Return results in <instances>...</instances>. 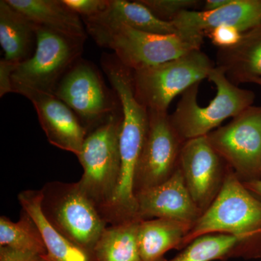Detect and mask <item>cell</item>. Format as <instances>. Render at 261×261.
<instances>
[{"mask_svg": "<svg viewBox=\"0 0 261 261\" xmlns=\"http://www.w3.org/2000/svg\"><path fill=\"white\" fill-rule=\"evenodd\" d=\"M231 0H206L203 2L202 9V11H211L226 6L228 3H231Z\"/></svg>", "mask_w": 261, "mask_h": 261, "instance_id": "30", "label": "cell"}, {"mask_svg": "<svg viewBox=\"0 0 261 261\" xmlns=\"http://www.w3.org/2000/svg\"><path fill=\"white\" fill-rule=\"evenodd\" d=\"M96 23L122 24L136 30L152 34L178 33L172 23L158 18L140 1L110 0L108 10L97 18L83 20Z\"/></svg>", "mask_w": 261, "mask_h": 261, "instance_id": "22", "label": "cell"}, {"mask_svg": "<svg viewBox=\"0 0 261 261\" xmlns=\"http://www.w3.org/2000/svg\"><path fill=\"white\" fill-rule=\"evenodd\" d=\"M82 20L97 18L108 10L110 0H63Z\"/></svg>", "mask_w": 261, "mask_h": 261, "instance_id": "26", "label": "cell"}, {"mask_svg": "<svg viewBox=\"0 0 261 261\" xmlns=\"http://www.w3.org/2000/svg\"><path fill=\"white\" fill-rule=\"evenodd\" d=\"M135 197L137 218L140 220L170 219L193 225L202 214L178 166L166 181L138 192Z\"/></svg>", "mask_w": 261, "mask_h": 261, "instance_id": "14", "label": "cell"}, {"mask_svg": "<svg viewBox=\"0 0 261 261\" xmlns=\"http://www.w3.org/2000/svg\"><path fill=\"white\" fill-rule=\"evenodd\" d=\"M13 92L32 102L48 142L78 157L87 132L73 111L55 94L25 88Z\"/></svg>", "mask_w": 261, "mask_h": 261, "instance_id": "13", "label": "cell"}, {"mask_svg": "<svg viewBox=\"0 0 261 261\" xmlns=\"http://www.w3.org/2000/svg\"><path fill=\"white\" fill-rule=\"evenodd\" d=\"M243 34L238 28L222 25L209 31L205 36H207L212 44L219 49H228L239 44L243 37Z\"/></svg>", "mask_w": 261, "mask_h": 261, "instance_id": "27", "label": "cell"}, {"mask_svg": "<svg viewBox=\"0 0 261 261\" xmlns=\"http://www.w3.org/2000/svg\"><path fill=\"white\" fill-rule=\"evenodd\" d=\"M33 23L68 37L85 39L87 32L82 18L63 0H7Z\"/></svg>", "mask_w": 261, "mask_h": 261, "instance_id": "17", "label": "cell"}, {"mask_svg": "<svg viewBox=\"0 0 261 261\" xmlns=\"http://www.w3.org/2000/svg\"><path fill=\"white\" fill-rule=\"evenodd\" d=\"M238 253L250 257L261 256V250L245 237L208 234L196 239L172 260L163 261H214Z\"/></svg>", "mask_w": 261, "mask_h": 261, "instance_id": "21", "label": "cell"}, {"mask_svg": "<svg viewBox=\"0 0 261 261\" xmlns=\"http://www.w3.org/2000/svg\"><path fill=\"white\" fill-rule=\"evenodd\" d=\"M86 30L100 47L114 51L122 64L132 70L162 64L195 49H200L204 37L178 32L152 34L122 24L84 22Z\"/></svg>", "mask_w": 261, "mask_h": 261, "instance_id": "2", "label": "cell"}, {"mask_svg": "<svg viewBox=\"0 0 261 261\" xmlns=\"http://www.w3.org/2000/svg\"><path fill=\"white\" fill-rule=\"evenodd\" d=\"M252 84H256V85L261 87V79H257V80L252 81Z\"/></svg>", "mask_w": 261, "mask_h": 261, "instance_id": "32", "label": "cell"}, {"mask_svg": "<svg viewBox=\"0 0 261 261\" xmlns=\"http://www.w3.org/2000/svg\"><path fill=\"white\" fill-rule=\"evenodd\" d=\"M158 18L171 22L182 12L197 10L203 5L200 0H139Z\"/></svg>", "mask_w": 261, "mask_h": 261, "instance_id": "25", "label": "cell"}, {"mask_svg": "<svg viewBox=\"0 0 261 261\" xmlns=\"http://www.w3.org/2000/svg\"><path fill=\"white\" fill-rule=\"evenodd\" d=\"M0 261H44L42 255L11 247H0Z\"/></svg>", "mask_w": 261, "mask_h": 261, "instance_id": "29", "label": "cell"}, {"mask_svg": "<svg viewBox=\"0 0 261 261\" xmlns=\"http://www.w3.org/2000/svg\"><path fill=\"white\" fill-rule=\"evenodd\" d=\"M207 137L239 177L260 179L261 106L247 108Z\"/></svg>", "mask_w": 261, "mask_h": 261, "instance_id": "10", "label": "cell"}, {"mask_svg": "<svg viewBox=\"0 0 261 261\" xmlns=\"http://www.w3.org/2000/svg\"><path fill=\"white\" fill-rule=\"evenodd\" d=\"M122 122L121 109L87 135L77 157L83 168L79 185L99 213L112 200L119 179Z\"/></svg>", "mask_w": 261, "mask_h": 261, "instance_id": "6", "label": "cell"}, {"mask_svg": "<svg viewBox=\"0 0 261 261\" xmlns=\"http://www.w3.org/2000/svg\"><path fill=\"white\" fill-rule=\"evenodd\" d=\"M207 80L216 87V96L208 106H199L200 83L196 84L181 94L176 110L170 115L173 126L185 142L208 135L225 120L234 118L253 106L255 93L232 83L216 65Z\"/></svg>", "mask_w": 261, "mask_h": 261, "instance_id": "4", "label": "cell"}, {"mask_svg": "<svg viewBox=\"0 0 261 261\" xmlns=\"http://www.w3.org/2000/svg\"><path fill=\"white\" fill-rule=\"evenodd\" d=\"M21 208L30 214L35 221L45 244L47 253L44 261H92L87 252L67 240L46 220L41 209L42 190H27L18 196Z\"/></svg>", "mask_w": 261, "mask_h": 261, "instance_id": "19", "label": "cell"}, {"mask_svg": "<svg viewBox=\"0 0 261 261\" xmlns=\"http://www.w3.org/2000/svg\"><path fill=\"white\" fill-rule=\"evenodd\" d=\"M19 65V63L6 61L4 58L0 61V97L13 92L12 78Z\"/></svg>", "mask_w": 261, "mask_h": 261, "instance_id": "28", "label": "cell"}, {"mask_svg": "<svg viewBox=\"0 0 261 261\" xmlns=\"http://www.w3.org/2000/svg\"><path fill=\"white\" fill-rule=\"evenodd\" d=\"M171 23L179 32L203 37L209 31L222 25L247 32L261 25V0H231L216 10L182 12Z\"/></svg>", "mask_w": 261, "mask_h": 261, "instance_id": "15", "label": "cell"}, {"mask_svg": "<svg viewBox=\"0 0 261 261\" xmlns=\"http://www.w3.org/2000/svg\"><path fill=\"white\" fill-rule=\"evenodd\" d=\"M192 224L164 219L140 220L137 241L142 261H163V255L181 248Z\"/></svg>", "mask_w": 261, "mask_h": 261, "instance_id": "20", "label": "cell"}, {"mask_svg": "<svg viewBox=\"0 0 261 261\" xmlns=\"http://www.w3.org/2000/svg\"><path fill=\"white\" fill-rule=\"evenodd\" d=\"M223 160L207 136L187 141L182 147L178 168L196 205L202 213L222 186Z\"/></svg>", "mask_w": 261, "mask_h": 261, "instance_id": "12", "label": "cell"}, {"mask_svg": "<svg viewBox=\"0 0 261 261\" xmlns=\"http://www.w3.org/2000/svg\"><path fill=\"white\" fill-rule=\"evenodd\" d=\"M140 221L108 226L94 247L92 261H142L137 241Z\"/></svg>", "mask_w": 261, "mask_h": 261, "instance_id": "23", "label": "cell"}, {"mask_svg": "<svg viewBox=\"0 0 261 261\" xmlns=\"http://www.w3.org/2000/svg\"><path fill=\"white\" fill-rule=\"evenodd\" d=\"M215 67L200 49L162 64L132 70L136 97L148 111L168 112L175 97L207 79Z\"/></svg>", "mask_w": 261, "mask_h": 261, "instance_id": "7", "label": "cell"}, {"mask_svg": "<svg viewBox=\"0 0 261 261\" xmlns=\"http://www.w3.org/2000/svg\"><path fill=\"white\" fill-rule=\"evenodd\" d=\"M244 185L254 195L260 196L261 197V178L245 181Z\"/></svg>", "mask_w": 261, "mask_h": 261, "instance_id": "31", "label": "cell"}, {"mask_svg": "<svg viewBox=\"0 0 261 261\" xmlns=\"http://www.w3.org/2000/svg\"><path fill=\"white\" fill-rule=\"evenodd\" d=\"M148 128L136 171L135 196L172 176L185 144L168 112L148 111Z\"/></svg>", "mask_w": 261, "mask_h": 261, "instance_id": "11", "label": "cell"}, {"mask_svg": "<svg viewBox=\"0 0 261 261\" xmlns=\"http://www.w3.org/2000/svg\"><path fill=\"white\" fill-rule=\"evenodd\" d=\"M54 94L76 115L87 135L121 110L118 96L108 88L99 70L82 58L66 72Z\"/></svg>", "mask_w": 261, "mask_h": 261, "instance_id": "9", "label": "cell"}, {"mask_svg": "<svg viewBox=\"0 0 261 261\" xmlns=\"http://www.w3.org/2000/svg\"><path fill=\"white\" fill-rule=\"evenodd\" d=\"M41 190V209L46 220L57 231L91 256L108 226L97 207L84 195L78 182H48Z\"/></svg>", "mask_w": 261, "mask_h": 261, "instance_id": "5", "label": "cell"}, {"mask_svg": "<svg viewBox=\"0 0 261 261\" xmlns=\"http://www.w3.org/2000/svg\"><path fill=\"white\" fill-rule=\"evenodd\" d=\"M101 65L121 103L123 122L120 135L121 171L112 200L101 211L108 224L139 219L135 193L136 171L148 128V110L136 97L132 70L115 55H103Z\"/></svg>", "mask_w": 261, "mask_h": 261, "instance_id": "1", "label": "cell"}, {"mask_svg": "<svg viewBox=\"0 0 261 261\" xmlns=\"http://www.w3.org/2000/svg\"><path fill=\"white\" fill-rule=\"evenodd\" d=\"M36 34L34 55L20 63L13 73V92L25 88L54 94L62 78L80 59L85 39L68 37L39 25H36Z\"/></svg>", "mask_w": 261, "mask_h": 261, "instance_id": "8", "label": "cell"}, {"mask_svg": "<svg viewBox=\"0 0 261 261\" xmlns=\"http://www.w3.org/2000/svg\"><path fill=\"white\" fill-rule=\"evenodd\" d=\"M1 246L33 252L42 256L47 253L40 230L30 214L23 208L16 222L5 216L0 217Z\"/></svg>", "mask_w": 261, "mask_h": 261, "instance_id": "24", "label": "cell"}, {"mask_svg": "<svg viewBox=\"0 0 261 261\" xmlns=\"http://www.w3.org/2000/svg\"><path fill=\"white\" fill-rule=\"evenodd\" d=\"M237 173L228 171L212 203L192 225L181 248L208 234L245 237L261 250V200L253 195Z\"/></svg>", "mask_w": 261, "mask_h": 261, "instance_id": "3", "label": "cell"}, {"mask_svg": "<svg viewBox=\"0 0 261 261\" xmlns=\"http://www.w3.org/2000/svg\"><path fill=\"white\" fill-rule=\"evenodd\" d=\"M0 44L4 59L19 64L32 58L37 46L35 24L7 0L0 1Z\"/></svg>", "mask_w": 261, "mask_h": 261, "instance_id": "18", "label": "cell"}, {"mask_svg": "<svg viewBox=\"0 0 261 261\" xmlns=\"http://www.w3.org/2000/svg\"><path fill=\"white\" fill-rule=\"evenodd\" d=\"M216 65L238 86L261 79V25L243 33L234 47L219 49Z\"/></svg>", "mask_w": 261, "mask_h": 261, "instance_id": "16", "label": "cell"}]
</instances>
